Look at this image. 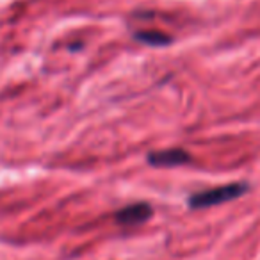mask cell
Segmentation results:
<instances>
[{
	"instance_id": "cell-1",
	"label": "cell",
	"mask_w": 260,
	"mask_h": 260,
	"mask_svg": "<svg viewBox=\"0 0 260 260\" xmlns=\"http://www.w3.org/2000/svg\"><path fill=\"white\" fill-rule=\"evenodd\" d=\"M248 191V185L237 182V184H228L221 185V187H214L209 191H202L198 194H192L189 198V207L191 209H209L214 205H221V203L232 202L237 200L239 196H242Z\"/></svg>"
},
{
	"instance_id": "cell-2",
	"label": "cell",
	"mask_w": 260,
	"mask_h": 260,
	"mask_svg": "<svg viewBox=\"0 0 260 260\" xmlns=\"http://www.w3.org/2000/svg\"><path fill=\"white\" fill-rule=\"evenodd\" d=\"M189 160H191V155L182 148L160 150V152H153L148 155V162L153 168H178L187 164Z\"/></svg>"
},
{
	"instance_id": "cell-3",
	"label": "cell",
	"mask_w": 260,
	"mask_h": 260,
	"mask_svg": "<svg viewBox=\"0 0 260 260\" xmlns=\"http://www.w3.org/2000/svg\"><path fill=\"white\" fill-rule=\"evenodd\" d=\"M153 210L148 203H134V205H128L125 209L118 210L116 212V221L119 224H130V226H134V224H141L145 221H148L152 217Z\"/></svg>"
},
{
	"instance_id": "cell-4",
	"label": "cell",
	"mask_w": 260,
	"mask_h": 260,
	"mask_svg": "<svg viewBox=\"0 0 260 260\" xmlns=\"http://www.w3.org/2000/svg\"><path fill=\"white\" fill-rule=\"evenodd\" d=\"M134 38L150 47H166L173 41L168 34L159 32V30H141V32H136Z\"/></svg>"
}]
</instances>
